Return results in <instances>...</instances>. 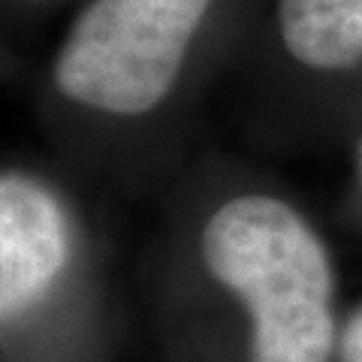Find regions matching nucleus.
<instances>
[{
  "label": "nucleus",
  "instance_id": "obj_4",
  "mask_svg": "<svg viewBox=\"0 0 362 362\" xmlns=\"http://www.w3.org/2000/svg\"><path fill=\"white\" fill-rule=\"evenodd\" d=\"M287 52L311 70H347L362 61V0H278Z\"/></svg>",
  "mask_w": 362,
  "mask_h": 362
},
{
  "label": "nucleus",
  "instance_id": "obj_2",
  "mask_svg": "<svg viewBox=\"0 0 362 362\" xmlns=\"http://www.w3.org/2000/svg\"><path fill=\"white\" fill-rule=\"evenodd\" d=\"M211 0H94L54 61V88L103 115H148L166 100Z\"/></svg>",
  "mask_w": 362,
  "mask_h": 362
},
{
  "label": "nucleus",
  "instance_id": "obj_6",
  "mask_svg": "<svg viewBox=\"0 0 362 362\" xmlns=\"http://www.w3.org/2000/svg\"><path fill=\"white\" fill-rule=\"evenodd\" d=\"M356 160H359V175H362V142H359V157Z\"/></svg>",
  "mask_w": 362,
  "mask_h": 362
},
{
  "label": "nucleus",
  "instance_id": "obj_1",
  "mask_svg": "<svg viewBox=\"0 0 362 362\" xmlns=\"http://www.w3.org/2000/svg\"><path fill=\"white\" fill-rule=\"evenodd\" d=\"M199 266L233 305L242 362H332L335 272L314 226L272 194H235L199 233Z\"/></svg>",
  "mask_w": 362,
  "mask_h": 362
},
{
  "label": "nucleus",
  "instance_id": "obj_5",
  "mask_svg": "<svg viewBox=\"0 0 362 362\" xmlns=\"http://www.w3.org/2000/svg\"><path fill=\"white\" fill-rule=\"evenodd\" d=\"M338 362H362V308L350 317L338 335Z\"/></svg>",
  "mask_w": 362,
  "mask_h": 362
},
{
  "label": "nucleus",
  "instance_id": "obj_3",
  "mask_svg": "<svg viewBox=\"0 0 362 362\" xmlns=\"http://www.w3.org/2000/svg\"><path fill=\"white\" fill-rule=\"evenodd\" d=\"M73 263V230L42 181L0 175V347L33 341L61 320L54 305Z\"/></svg>",
  "mask_w": 362,
  "mask_h": 362
}]
</instances>
